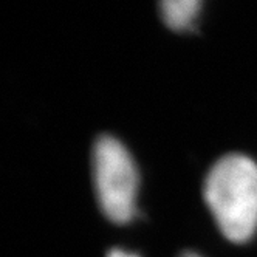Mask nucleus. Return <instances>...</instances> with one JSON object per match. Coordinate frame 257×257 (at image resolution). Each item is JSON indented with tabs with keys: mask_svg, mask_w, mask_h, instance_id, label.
<instances>
[{
	"mask_svg": "<svg viewBox=\"0 0 257 257\" xmlns=\"http://www.w3.org/2000/svg\"><path fill=\"white\" fill-rule=\"evenodd\" d=\"M203 195L222 234L248 242L257 229V164L238 154L220 158L209 171Z\"/></svg>",
	"mask_w": 257,
	"mask_h": 257,
	"instance_id": "f257e3e1",
	"label": "nucleus"
},
{
	"mask_svg": "<svg viewBox=\"0 0 257 257\" xmlns=\"http://www.w3.org/2000/svg\"><path fill=\"white\" fill-rule=\"evenodd\" d=\"M98 205L110 222L128 223L137 214L138 172L124 146L113 137L101 135L91 151Z\"/></svg>",
	"mask_w": 257,
	"mask_h": 257,
	"instance_id": "f03ea898",
	"label": "nucleus"
},
{
	"mask_svg": "<svg viewBox=\"0 0 257 257\" xmlns=\"http://www.w3.org/2000/svg\"><path fill=\"white\" fill-rule=\"evenodd\" d=\"M201 0H160V11L164 24L174 31L192 28L200 11Z\"/></svg>",
	"mask_w": 257,
	"mask_h": 257,
	"instance_id": "7ed1b4c3",
	"label": "nucleus"
},
{
	"mask_svg": "<svg viewBox=\"0 0 257 257\" xmlns=\"http://www.w3.org/2000/svg\"><path fill=\"white\" fill-rule=\"evenodd\" d=\"M107 257H140V255L134 254V252H127V251L119 249V248H113L107 252Z\"/></svg>",
	"mask_w": 257,
	"mask_h": 257,
	"instance_id": "20e7f679",
	"label": "nucleus"
},
{
	"mask_svg": "<svg viewBox=\"0 0 257 257\" xmlns=\"http://www.w3.org/2000/svg\"><path fill=\"white\" fill-rule=\"evenodd\" d=\"M180 257H201V255H198L195 252H191V251H185V252L180 254Z\"/></svg>",
	"mask_w": 257,
	"mask_h": 257,
	"instance_id": "39448f33",
	"label": "nucleus"
}]
</instances>
